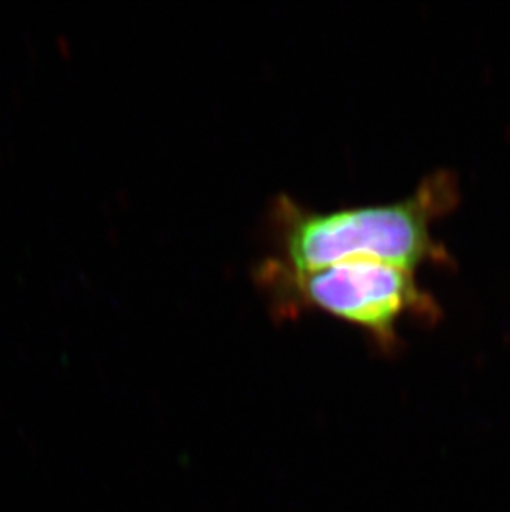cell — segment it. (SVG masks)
Masks as SVG:
<instances>
[{"mask_svg":"<svg viewBox=\"0 0 510 512\" xmlns=\"http://www.w3.org/2000/svg\"><path fill=\"white\" fill-rule=\"evenodd\" d=\"M459 201L456 176L429 174L408 198L335 211L305 208L287 194L270 204L275 261L292 271H315L338 262L373 259L416 272L443 266L448 252L434 239L433 224Z\"/></svg>","mask_w":510,"mask_h":512,"instance_id":"cell-1","label":"cell"},{"mask_svg":"<svg viewBox=\"0 0 510 512\" xmlns=\"http://www.w3.org/2000/svg\"><path fill=\"white\" fill-rule=\"evenodd\" d=\"M255 282L280 315L320 310L357 325L385 348L398 343V324L405 317L434 319L439 312L414 271L373 259L292 271L267 257L255 269Z\"/></svg>","mask_w":510,"mask_h":512,"instance_id":"cell-2","label":"cell"}]
</instances>
